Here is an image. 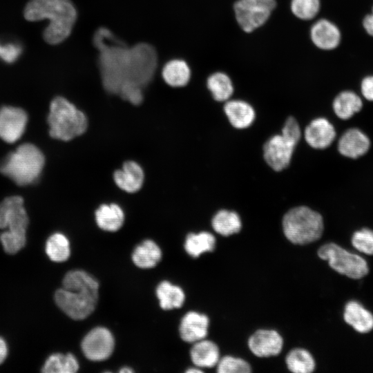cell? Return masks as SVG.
Wrapping results in <instances>:
<instances>
[{"mask_svg":"<svg viewBox=\"0 0 373 373\" xmlns=\"http://www.w3.org/2000/svg\"><path fill=\"white\" fill-rule=\"evenodd\" d=\"M310 39L318 48L323 50H332L338 46L341 40V34L335 23L328 19H321L312 26Z\"/></svg>","mask_w":373,"mask_h":373,"instance_id":"cell-15","label":"cell"},{"mask_svg":"<svg viewBox=\"0 0 373 373\" xmlns=\"http://www.w3.org/2000/svg\"><path fill=\"white\" fill-rule=\"evenodd\" d=\"M162 251L158 245L152 240L146 239L135 248L132 260L134 264L142 269L155 267L161 260Z\"/></svg>","mask_w":373,"mask_h":373,"instance_id":"cell-24","label":"cell"},{"mask_svg":"<svg viewBox=\"0 0 373 373\" xmlns=\"http://www.w3.org/2000/svg\"><path fill=\"white\" fill-rule=\"evenodd\" d=\"M21 53V48L16 44L0 43V58L7 63L15 62Z\"/></svg>","mask_w":373,"mask_h":373,"instance_id":"cell-38","label":"cell"},{"mask_svg":"<svg viewBox=\"0 0 373 373\" xmlns=\"http://www.w3.org/2000/svg\"><path fill=\"white\" fill-rule=\"evenodd\" d=\"M321 9L320 0H291L290 10L298 19L308 21L314 19Z\"/></svg>","mask_w":373,"mask_h":373,"instance_id":"cell-33","label":"cell"},{"mask_svg":"<svg viewBox=\"0 0 373 373\" xmlns=\"http://www.w3.org/2000/svg\"><path fill=\"white\" fill-rule=\"evenodd\" d=\"M93 44L99 51L100 83L107 93L118 95L125 84L145 90L153 82L157 56L151 45L140 43L129 48L104 27L95 32Z\"/></svg>","mask_w":373,"mask_h":373,"instance_id":"cell-1","label":"cell"},{"mask_svg":"<svg viewBox=\"0 0 373 373\" xmlns=\"http://www.w3.org/2000/svg\"><path fill=\"white\" fill-rule=\"evenodd\" d=\"M224 111L231 124L236 128L249 127L255 119L254 109L249 103L242 100L226 101Z\"/></svg>","mask_w":373,"mask_h":373,"instance_id":"cell-21","label":"cell"},{"mask_svg":"<svg viewBox=\"0 0 373 373\" xmlns=\"http://www.w3.org/2000/svg\"><path fill=\"white\" fill-rule=\"evenodd\" d=\"M144 178L142 166L133 160L124 161L121 168L115 169L113 173V179L116 186L128 193H135L140 190Z\"/></svg>","mask_w":373,"mask_h":373,"instance_id":"cell-13","label":"cell"},{"mask_svg":"<svg viewBox=\"0 0 373 373\" xmlns=\"http://www.w3.org/2000/svg\"><path fill=\"white\" fill-rule=\"evenodd\" d=\"M114 338L106 328L97 327L91 329L83 338L81 344L85 356L94 361L107 359L113 352Z\"/></svg>","mask_w":373,"mask_h":373,"instance_id":"cell-9","label":"cell"},{"mask_svg":"<svg viewBox=\"0 0 373 373\" xmlns=\"http://www.w3.org/2000/svg\"><path fill=\"white\" fill-rule=\"evenodd\" d=\"M216 238L208 231L189 233L185 238L184 249L193 258L198 257L204 252L212 251L215 249Z\"/></svg>","mask_w":373,"mask_h":373,"instance_id":"cell-28","label":"cell"},{"mask_svg":"<svg viewBox=\"0 0 373 373\" xmlns=\"http://www.w3.org/2000/svg\"><path fill=\"white\" fill-rule=\"evenodd\" d=\"M352 246L359 252L373 255V230L363 228L356 231L351 239Z\"/></svg>","mask_w":373,"mask_h":373,"instance_id":"cell-36","label":"cell"},{"mask_svg":"<svg viewBox=\"0 0 373 373\" xmlns=\"http://www.w3.org/2000/svg\"><path fill=\"white\" fill-rule=\"evenodd\" d=\"M78 369V361L73 354L55 353L46 359L41 372L44 373H75Z\"/></svg>","mask_w":373,"mask_h":373,"instance_id":"cell-30","label":"cell"},{"mask_svg":"<svg viewBox=\"0 0 373 373\" xmlns=\"http://www.w3.org/2000/svg\"><path fill=\"white\" fill-rule=\"evenodd\" d=\"M336 137L334 126L323 117L312 120L305 130V138L314 149H323L328 147Z\"/></svg>","mask_w":373,"mask_h":373,"instance_id":"cell-18","label":"cell"},{"mask_svg":"<svg viewBox=\"0 0 373 373\" xmlns=\"http://www.w3.org/2000/svg\"><path fill=\"white\" fill-rule=\"evenodd\" d=\"M276 6V0H238L233 12L240 28L251 33L268 21Z\"/></svg>","mask_w":373,"mask_h":373,"instance_id":"cell-8","label":"cell"},{"mask_svg":"<svg viewBox=\"0 0 373 373\" xmlns=\"http://www.w3.org/2000/svg\"><path fill=\"white\" fill-rule=\"evenodd\" d=\"M211 226L213 230L224 236L239 232L242 223L237 213L225 209L218 211L212 218Z\"/></svg>","mask_w":373,"mask_h":373,"instance_id":"cell-27","label":"cell"},{"mask_svg":"<svg viewBox=\"0 0 373 373\" xmlns=\"http://www.w3.org/2000/svg\"><path fill=\"white\" fill-rule=\"evenodd\" d=\"M209 320L205 314L196 312L186 313L181 320L179 332L181 338L188 343H195L207 335Z\"/></svg>","mask_w":373,"mask_h":373,"instance_id":"cell-19","label":"cell"},{"mask_svg":"<svg viewBox=\"0 0 373 373\" xmlns=\"http://www.w3.org/2000/svg\"><path fill=\"white\" fill-rule=\"evenodd\" d=\"M0 241L6 253L14 254L25 246L26 233L6 230L0 234Z\"/></svg>","mask_w":373,"mask_h":373,"instance_id":"cell-35","label":"cell"},{"mask_svg":"<svg viewBox=\"0 0 373 373\" xmlns=\"http://www.w3.org/2000/svg\"><path fill=\"white\" fill-rule=\"evenodd\" d=\"M282 135L298 144L301 136V131L298 123L293 117H288L282 129Z\"/></svg>","mask_w":373,"mask_h":373,"instance_id":"cell-37","label":"cell"},{"mask_svg":"<svg viewBox=\"0 0 373 373\" xmlns=\"http://www.w3.org/2000/svg\"><path fill=\"white\" fill-rule=\"evenodd\" d=\"M47 122L50 136L61 142L81 136L88 126L86 113L63 96H57L51 101Z\"/></svg>","mask_w":373,"mask_h":373,"instance_id":"cell-4","label":"cell"},{"mask_svg":"<svg viewBox=\"0 0 373 373\" xmlns=\"http://www.w3.org/2000/svg\"><path fill=\"white\" fill-rule=\"evenodd\" d=\"M28 218L23 198L9 196L0 202V229L26 233Z\"/></svg>","mask_w":373,"mask_h":373,"instance_id":"cell-10","label":"cell"},{"mask_svg":"<svg viewBox=\"0 0 373 373\" xmlns=\"http://www.w3.org/2000/svg\"><path fill=\"white\" fill-rule=\"evenodd\" d=\"M287 368L294 373H310L314 370L315 361L312 355L303 348L291 350L287 355Z\"/></svg>","mask_w":373,"mask_h":373,"instance_id":"cell-31","label":"cell"},{"mask_svg":"<svg viewBox=\"0 0 373 373\" xmlns=\"http://www.w3.org/2000/svg\"><path fill=\"white\" fill-rule=\"evenodd\" d=\"M343 318L359 333L365 334L373 329V314L356 300H351L346 304Z\"/></svg>","mask_w":373,"mask_h":373,"instance_id":"cell-20","label":"cell"},{"mask_svg":"<svg viewBox=\"0 0 373 373\" xmlns=\"http://www.w3.org/2000/svg\"><path fill=\"white\" fill-rule=\"evenodd\" d=\"M97 227L105 232L115 233L121 229L125 221V213L116 202L100 204L94 211Z\"/></svg>","mask_w":373,"mask_h":373,"instance_id":"cell-16","label":"cell"},{"mask_svg":"<svg viewBox=\"0 0 373 373\" xmlns=\"http://www.w3.org/2000/svg\"><path fill=\"white\" fill-rule=\"evenodd\" d=\"M363 26L368 35L373 37V7L372 13L367 15L363 21Z\"/></svg>","mask_w":373,"mask_h":373,"instance_id":"cell-40","label":"cell"},{"mask_svg":"<svg viewBox=\"0 0 373 373\" xmlns=\"http://www.w3.org/2000/svg\"><path fill=\"white\" fill-rule=\"evenodd\" d=\"M362 95L368 101H373V75L367 76L361 82Z\"/></svg>","mask_w":373,"mask_h":373,"instance_id":"cell-39","label":"cell"},{"mask_svg":"<svg viewBox=\"0 0 373 373\" xmlns=\"http://www.w3.org/2000/svg\"><path fill=\"white\" fill-rule=\"evenodd\" d=\"M164 83L171 88H184L191 79V70L183 60L173 59L165 64L162 71Z\"/></svg>","mask_w":373,"mask_h":373,"instance_id":"cell-23","label":"cell"},{"mask_svg":"<svg viewBox=\"0 0 373 373\" xmlns=\"http://www.w3.org/2000/svg\"><path fill=\"white\" fill-rule=\"evenodd\" d=\"M283 232L292 243L305 245L319 239L324 224L321 215L305 206L291 209L283 219Z\"/></svg>","mask_w":373,"mask_h":373,"instance_id":"cell-6","label":"cell"},{"mask_svg":"<svg viewBox=\"0 0 373 373\" xmlns=\"http://www.w3.org/2000/svg\"><path fill=\"white\" fill-rule=\"evenodd\" d=\"M191 358L198 367H213L220 359L219 349L213 341L202 339L190 351Z\"/></svg>","mask_w":373,"mask_h":373,"instance_id":"cell-22","label":"cell"},{"mask_svg":"<svg viewBox=\"0 0 373 373\" xmlns=\"http://www.w3.org/2000/svg\"><path fill=\"white\" fill-rule=\"evenodd\" d=\"M28 122L26 113L20 108L3 106L0 108V138L14 143L23 134Z\"/></svg>","mask_w":373,"mask_h":373,"instance_id":"cell-12","label":"cell"},{"mask_svg":"<svg viewBox=\"0 0 373 373\" xmlns=\"http://www.w3.org/2000/svg\"><path fill=\"white\" fill-rule=\"evenodd\" d=\"M45 250L52 261L57 262L66 261L70 254L69 240L64 234L55 233L48 238Z\"/></svg>","mask_w":373,"mask_h":373,"instance_id":"cell-32","label":"cell"},{"mask_svg":"<svg viewBox=\"0 0 373 373\" xmlns=\"http://www.w3.org/2000/svg\"><path fill=\"white\" fill-rule=\"evenodd\" d=\"M318 256L327 260L334 270L350 278L359 279L369 272L368 265L363 258L333 242L321 246L318 250Z\"/></svg>","mask_w":373,"mask_h":373,"instance_id":"cell-7","label":"cell"},{"mask_svg":"<svg viewBox=\"0 0 373 373\" xmlns=\"http://www.w3.org/2000/svg\"><path fill=\"white\" fill-rule=\"evenodd\" d=\"M296 145L282 134L275 135L263 146L265 160L274 171H282L289 165Z\"/></svg>","mask_w":373,"mask_h":373,"instance_id":"cell-11","label":"cell"},{"mask_svg":"<svg viewBox=\"0 0 373 373\" xmlns=\"http://www.w3.org/2000/svg\"><path fill=\"white\" fill-rule=\"evenodd\" d=\"M283 345L281 336L275 330L258 329L248 340L251 352L258 357L278 354Z\"/></svg>","mask_w":373,"mask_h":373,"instance_id":"cell-14","label":"cell"},{"mask_svg":"<svg viewBox=\"0 0 373 373\" xmlns=\"http://www.w3.org/2000/svg\"><path fill=\"white\" fill-rule=\"evenodd\" d=\"M62 285L55 294L57 305L74 320L88 317L97 303V280L84 271L72 270L66 274Z\"/></svg>","mask_w":373,"mask_h":373,"instance_id":"cell-2","label":"cell"},{"mask_svg":"<svg viewBox=\"0 0 373 373\" xmlns=\"http://www.w3.org/2000/svg\"><path fill=\"white\" fill-rule=\"evenodd\" d=\"M186 372L187 373L199 372L200 373V372H202V371L198 367H195V368H191V369L187 370Z\"/></svg>","mask_w":373,"mask_h":373,"instance_id":"cell-43","label":"cell"},{"mask_svg":"<svg viewBox=\"0 0 373 373\" xmlns=\"http://www.w3.org/2000/svg\"><path fill=\"white\" fill-rule=\"evenodd\" d=\"M332 107L337 117L342 119H348L361 110L363 102L354 92L345 90L334 98Z\"/></svg>","mask_w":373,"mask_h":373,"instance_id":"cell-25","label":"cell"},{"mask_svg":"<svg viewBox=\"0 0 373 373\" xmlns=\"http://www.w3.org/2000/svg\"><path fill=\"white\" fill-rule=\"evenodd\" d=\"M370 147V140L358 128L347 130L338 142L339 153L347 157L356 159L365 154Z\"/></svg>","mask_w":373,"mask_h":373,"instance_id":"cell-17","label":"cell"},{"mask_svg":"<svg viewBox=\"0 0 373 373\" xmlns=\"http://www.w3.org/2000/svg\"><path fill=\"white\" fill-rule=\"evenodd\" d=\"M23 15L30 21L45 19L50 21L43 36L52 45L62 42L70 35L77 19L76 9L70 0H30Z\"/></svg>","mask_w":373,"mask_h":373,"instance_id":"cell-3","label":"cell"},{"mask_svg":"<svg viewBox=\"0 0 373 373\" xmlns=\"http://www.w3.org/2000/svg\"><path fill=\"white\" fill-rule=\"evenodd\" d=\"M8 354V347L3 338L0 337V364L2 363Z\"/></svg>","mask_w":373,"mask_h":373,"instance_id":"cell-41","label":"cell"},{"mask_svg":"<svg viewBox=\"0 0 373 373\" xmlns=\"http://www.w3.org/2000/svg\"><path fill=\"white\" fill-rule=\"evenodd\" d=\"M207 87L212 97L217 102H226L233 93V86L231 78L223 72H216L207 79Z\"/></svg>","mask_w":373,"mask_h":373,"instance_id":"cell-26","label":"cell"},{"mask_svg":"<svg viewBox=\"0 0 373 373\" xmlns=\"http://www.w3.org/2000/svg\"><path fill=\"white\" fill-rule=\"evenodd\" d=\"M133 370L132 369H131L130 367H122L120 370H119V372L120 373H130V372H133Z\"/></svg>","mask_w":373,"mask_h":373,"instance_id":"cell-42","label":"cell"},{"mask_svg":"<svg viewBox=\"0 0 373 373\" xmlns=\"http://www.w3.org/2000/svg\"><path fill=\"white\" fill-rule=\"evenodd\" d=\"M219 373H249L251 371L250 365L240 358L225 356L219 359L217 363Z\"/></svg>","mask_w":373,"mask_h":373,"instance_id":"cell-34","label":"cell"},{"mask_svg":"<svg viewBox=\"0 0 373 373\" xmlns=\"http://www.w3.org/2000/svg\"><path fill=\"white\" fill-rule=\"evenodd\" d=\"M156 295L160 307L165 310L180 307L184 301L183 290L169 281L161 282L156 289Z\"/></svg>","mask_w":373,"mask_h":373,"instance_id":"cell-29","label":"cell"},{"mask_svg":"<svg viewBox=\"0 0 373 373\" xmlns=\"http://www.w3.org/2000/svg\"><path fill=\"white\" fill-rule=\"evenodd\" d=\"M45 164L42 152L34 144L19 145L0 160V173L20 186L33 183Z\"/></svg>","mask_w":373,"mask_h":373,"instance_id":"cell-5","label":"cell"}]
</instances>
